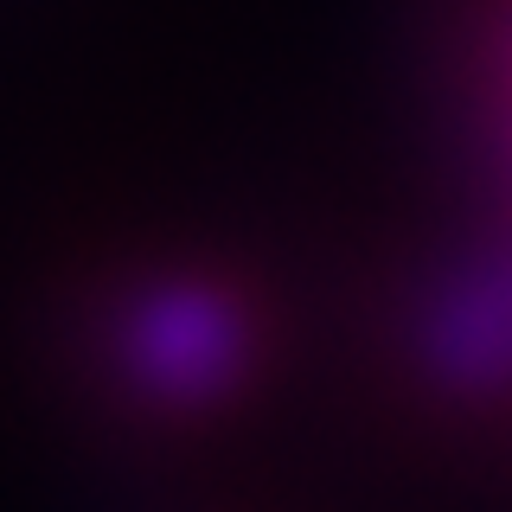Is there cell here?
<instances>
[{
    "label": "cell",
    "mask_w": 512,
    "mask_h": 512,
    "mask_svg": "<svg viewBox=\"0 0 512 512\" xmlns=\"http://www.w3.org/2000/svg\"><path fill=\"white\" fill-rule=\"evenodd\" d=\"M250 327L231 295L205 282H167L128 314L122 365L135 372L141 391L167 404H205L244 372Z\"/></svg>",
    "instance_id": "1"
}]
</instances>
